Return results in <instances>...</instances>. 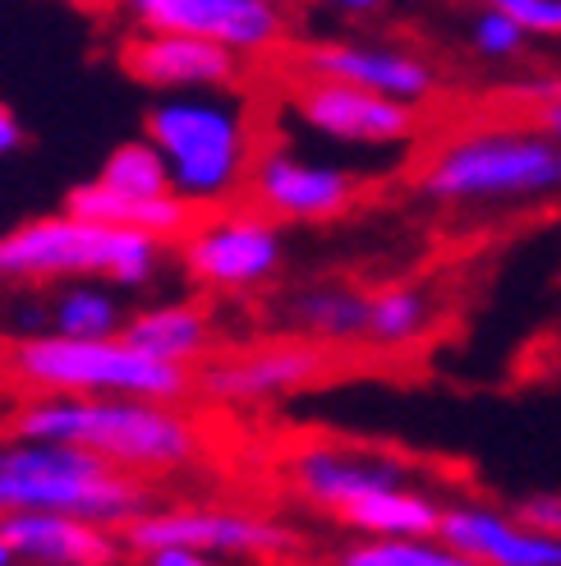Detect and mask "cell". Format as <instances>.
Segmentation results:
<instances>
[{
    "instance_id": "obj_1",
    "label": "cell",
    "mask_w": 561,
    "mask_h": 566,
    "mask_svg": "<svg viewBox=\"0 0 561 566\" xmlns=\"http://www.w3.org/2000/svg\"><path fill=\"white\" fill-rule=\"evenodd\" d=\"M14 438L88 447L129 474H171L199 457V423L180 401L148 396H74L46 391L14 415Z\"/></svg>"
},
{
    "instance_id": "obj_2",
    "label": "cell",
    "mask_w": 561,
    "mask_h": 566,
    "mask_svg": "<svg viewBox=\"0 0 561 566\" xmlns=\"http://www.w3.org/2000/svg\"><path fill=\"white\" fill-rule=\"evenodd\" d=\"M148 138L171 166V189L193 208H221L244 193L258 134L248 106L221 88L166 97L148 111Z\"/></svg>"
},
{
    "instance_id": "obj_3",
    "label": "cell",
    "mask_w": 561,
    "mask_h": 566,
    "mask_svg": "<svg viewBox=\"0 0 561 566\" xmlns=\"http://www.w3.org/2000/svg\"><path fill=\"white\" fill-rule=\"evenodd\" d=\"M6 512H65L125 530L148 512L144 474L70 442L14 438L0 447V516Z\"/></svg>"
},
{
    "instance_id": "obj_4",
    "label": "cell",
    "mask_w": 561,
    "mask_h": 566,
    "mask_svg": "<svg viewBox=\"0 0 561 566\" xmlns=\"http://www.w3.org/2000/svg\"><path fill=\"white\" fill-rule=\"evenodd\" d=\"M166 259V240L129 226L88 221L74 212H55L14 226L0 235V272L14 281H78L97 276L110 286H152Z\"/></svg>"
},
{
    "instance_id": "obj_5",
    "label": "cell",
    "mask_w": 561,
    "mask_h": 566,
    "mask_svg": "<svg viewBox=\"0 0 561 566\" xmlns=\"http://www.w3.org/2000/svg\"><path fill=\"white\" fill-rule=\"evenodd\" d=\"M561 189V144L543 129H479L437 148L419 193L428 203L474 208V203H539Z\"/></svg>"
},
{
    "instance_id": "obj_6",
    "label": "cell",
    "mask_w": 561,
    "mask_h": 566,
    "mask_svg": "<svg viewBox=\"0 0 561 566\" xmlns=\"http://www.w3.org/2000/svg\"><path fill=\"white\" fill-rule=\"evenodd\" d=\"M10 369L19 382L38 391H74V396H148V401H184L193 391V369L166 364L148 350L129 346L125 336H28L10 350Z\"/></svg>"
},
{
    "instance_id": "obj_7",
    "label": "cell",
    "mask_w": 561,
    "mask_h": 566,
    "mask_svg": "<svg viewBox=\"0 0 561 566\" xmlns=\"http://www.w3.org/2000/svg\"><path fill=\"white\" fill-rule=\"evenodd\" d=\"M180 263L193 286L248 295L286 268V235H280V221H272L254 203L203 208L180 235Z\"/></svg>"
},
{
    "instance_id": "obj_8",
    "label": "cell",
    "mask_w": 561,
    "mask_h": 566,
    "mask_svg": "<svg viewBox=\"0 0 561 566\" xmlns=\"http://www.w3.org/2000/svg\"><path fill=\"white\" fill-rule=\"evenodd\" d=\"M363 180L346 166H331L318 157H304L295 148L267 144L254 153L244 180V198L258 212H267L280 226H318L336 221L359 203Z\"/></svg>"
},
{
    "instance_id": "obj_9",
    "label": "cell",
    "mask_w": 561,
    "mask_h": 566,
    "mask_svg": "<svg viewBox=\"0 0 561 566\" xmlns=\"http://www.w3.org/2000/svg\"><path fill=\"white\" fill-rule=\"evenodd\" d=\"M286 102H290V111L299 116L304 129L331 138V144L396 148V144H410V138L419 134L414 102L382 97L373 88H359V83H341V78L295 74Z\"/></svg>"
},
{
    "instance_id": "obj_10",
    "label": "cell",
    "mask_w": 561,
    "mask_h": 566,
    "mask_svg": "<svg viewBox=\"0 0 561 566\" xmlns=\"http://www.w3.org/2000/svg\"><path fill=\"white\" fill-rule=\"evenodd\" d=\"M129 553L157 548H193L208 557H276L295 548V534L254 512H221V506H166L144 512L125 525Z\"/></svg>"
},
{
    "instance_id": "obj_11",
    "label": "cell",
    "mask_w": 561,
    "mask_h": 566,
    "mask_svg": "<svg viewBox=\"0 0 561 566\" xmlns=\"http://www.w3.org/2000/svg\"><path fill=\"white\" fill-rule=\"evenodd\" d=\"M336 369V355L318 342H276L226 359H203V374L193 378L203 396L226 406H276L295 391L318 387Z\"/></svg>"
},
{
    "instance_id": "obj_12",
    "label": "cell",
    "mask_w": 561,
    "mask_h": 566,
    "mask_svg": "<svg viewBox=\"0 0 561 566\" xmlns=\"http://www.w3.org/2000/svg\"><path fill=\"white\" fill-rule=\"evenodd\" d=\"M152 33H189L240 55H267L286 42V14L276 0H125Z\"/></svg>"
},
{
    "instance_id": "obj_13",
    "label": "cell",
    "mask_w": 561,
    "mask_h": 566,
    "mask_svg": "<svg viewBox=\"0 0 561 566\" xmlns=\"http://www.w3.org/2000/svg\"><path fill=\"white\" fill-rule=\"evenodd\" d=\"M414 470L382 447L359 442H304L290 457V489L327 516H341L350 502L369 497L387 484H405Z\"/></svg>"
},
{
    "instance_id": "obj_14",
    "label": "cell",
    "mask_w": 561,
    "mask_h": 566,
    "mask_svg": "<svg viewBox=\"0 0 561 566\" xmlns=\"http://www.w3.org/2000/svg\"><path fill=\"white\" fill-rule=\"evenodd\" d=\"M120 65L129 78L161 93H199V88H235L240 83V51L189 38V33H144L125 38Z\"/></svg>"
},
{
    "instance_id": "obj_15",
    "label": "cell",
    "mask_w": 561,
    "mask_h": 566,
    "mask_svg": "<svg viewBox=\"0 0 561 566\" xmlns=\"http://www.w3.org/2000/svg\"><path fill=\"white\" fill-rule=\"evenodd\" d=\"M437 534L479 566H561V534H543L488 502L442 506Z\"/></svg>"
},
{
    "instance_id": "obj_16",
    "label": "cell",
    "mask_w": 561,
    "mask_h": 566,
    "mask_svg": "<svg viewBox=\"0 0 561 566\" xmlns=\"http://www.w3.org/2000/svg\"><path fill=\"white\" fill-rule=\"evenodd\" d=\"M0 534L23 566H116L125 553L110 525L65 512H6Z\"/></svg>"
},
{
    "instance_id": "obj_17",
    "label": "cell",
    "mask_w": 561,
    "mask_h": 566,
    "mask_svg": "<svg viewBox=\"0 0 561 566\" xmlns=\"http://www.w3.org/2000/svg\"><path fill=\"white\" fill-rule=\"evenodd\" d=\"M295 74H318V78H341V83H359V88H373L382 97L396 102H424L433 93V70L414 55L401 51H373V46H295Z\"/></svg>"
},
{
    "instance_id": "obj_18",
    "label": "cell",
    "mask_w": 561,
    "mask_h": 566,
    "mask_svg": "<svg viewBox=\"0 0 561 566\" xmlns=\"http://www.w3.org/2000/svg\"><path fill=\"white\" fill-rule=\"evenodd\" d=\"M65 212L74 217H88V221H110V226H129V231H148L157 240H180L199 208L180 198L176 189L171 193H152V198H138V193H120L102 180H88V185H74L70 198H65Z\"/></svg>"
},
{
    "instance_id": "obj_19",
    "label": "cell",
    "mask_w": 561,
    "mask_h": 566,
    "mask_svg": "<svg viewBox=\"0 0 561 566\" xmlns=\"http://www.w3.org/2000/svg\"><path fill=\"white\" fill-rule=\"evenodd\" d=\"M125 342L148 350L166 364H203L212 355V318L208 308L189 304V300H166V304H148L138 308V314L125 318Z\"/></svg>"
},
{
    "instance_id": "obj_20",
    "label": "cell",
    "mask_w": 561,
    "mask_h": 566,
    "mask_svg": "<svg viewBox=\"0 0 561 566\" xmlns=\"http://www.w3.org/2000/svg\"><path fill=\"white\" fill-rule=\"evenodd\" d=\"M286 323L304 342H318L327 350L363 342V323H369V291L346 286V281H314L299 286L286 300Z\"/></svg>"
},
{
    "instance_id": "obj_21",
    "label": "cell",
    "mask_w": 561,
    "mask_h": 566,
    "mask_svg": "<svg viewBox=\"0 0 561 566\" xmlns=\"http://www.w3.org/2000/svg\"><path fill=\"white\" fill-rule=\"evenodd\" d=\"M346 530L363 534V539H414V534H437L442 525V502L424 493V484H387L369 497L350 502L341 516Z\"/></svg>"
},
{
    "instance_id": "obj_22",
    "label": "cell",
    "mask_w": 561,
    "mask_h": 566,
    "mask_svg": "<svg viewBox=\"0 0 561 566\" xmlns=\"http://www.w3.org/2000/svg\"><path fill=\"white\" fill-rule=\"evenodd\" d=\"M437 323V300L428 286L396 281L369 295V323H363V342L378 350H410L419 346Z\"/></svg>"
},
{
    "instance_id": "obj_23",
    "label": "cell",
    "mask_w": 561,
    "mask_h": 566,
    "mask_svg": "<svg viewBox=\"0 0 561 566\" xmlns=\"http://www.w3.org/2000/svg\"><path fill=\"white\" fill-rule=\"evenodd\" d=\"M51 332L78 336V342H97V336H120L125 332V308L110 281L78 276L55 295L51 304Z\"/></svg>"
},
{
    "instance_id": "obj_24",
    "label": "cell",
    "mask_w": 561,
    "mask_h": 566,
    "mask_svg": "<svg viewBox=\"0 0 561 566\" xmlns=\"http://www.w3.org/2000/svg\"><path fill=\"white\" fill-rule=\"evenodd\" d=\"M336 566H479L452 548L442 534H414V539H359L341 548Z\"/></svg>"
},
{
    "instance_id": "obj_25",
    "label": "cell",
    "mask_w": 561,
    "mask_h": 566,
    "mask_svg": "<svg viewBox=\"0 0 561 566\" xmlns=\"http://www.w3.org/2000/svg\"><path fill=\"white\" fill-rule=\"evenodd\" d=\"M97 180L110 185V189H120V193L152 198V193H171V166H166L161 148L144 134V138H134V144H120L116 153H110Z\"/></svg>"
},
{
    "instance_id": "obj_26",
    "label": "cell",
    "mask_w": 561,
    "mask_h": 566,
    "mask_svg": "<svg viewBox=\"0 0 561 566\" xmlns=\"http://www.w3.org/2000/svg\"><path fill=\"white\" fill-rule=\"evenodd\" d=\"M474 42H479L484 55H516L525 42V23L501 6H493L488 14H479V23H474Z\"/></svg>"
},
{
    "instance_id": "obj_27",
    "label": "cell",
    "mask_w": 561,
    "mask_h": 566,
    "mask_svg": "<svg viewBox=\"0 0 561 566\" xmlns=\"http://www.w3.org/2000/svg\"><path fill=\"white\" fill-rule=\"evenodd\" d=\"M501 10L525 23V33L561 38V0H501Z\"/></svg>"
},
{
    "instance_id": "obj_28",
    "label": "cell",
    "mask_w": 561,
    "mask_h": 566,
    "mask_svg": "<svg viewBox=\"0 0 561 566\" xmlns=\"http://www.w3.org/2000/svg\"><path fill=\"white\" fill-rule=\"evenodd\" d=\"M516 516L543 534H561V489H539L516 502Z\"/></svg>"
},
{
    "instance_id": "obj_29",
    "label": "cell",
    "mask_w": 561,
    "mask_h": 566,
    "mask_svg": "<svg viewBox=\"0 0 561 566\" xmlns=\"http://www.w3.org/2000/svg\"><path fill=\"white\" fill-rule=\"evenodd\" d=\"M144 566H216V557L193 548H157V553H144Z\"/></svg>"
},
{
    "instance_id": "obj_30",
    "label": "cell",
    "mask_w": 561,
    "mask_h": 566,
    "mask_svg": "<svg viewBox=\"0 0 561 566\" xmlns=\"http://www.w3.org/2000/svg\"><path fill=\"white\" fill-rule=\"evenodd\" d=\"M19 144H23V125L14 120V111L0 102V157H10V153H19Z\"/></svg>"
},
{
    "instance_id": "obj_31",
    "label": "cell",
    "mask_w": 561,
    "mask_h": 566,
    "mask_svg": "<svg viewBox=\"0 0 561 566\" xmlns=\"http://www.w3.org/2000/svg\"><path fill=\"white\" fill-rule=\"evenodd\" d=\"M534 120H539V129H543V134H552L557 144H561V97L539 102V106H534Z\"/></svg>"
},
{
    "instance_id": "obj_32",
    "label": "cell",
    "mask_w": 561,
    "mask_h": 566,
    "mask_svg": "<svg viewBox=\"0 0 561 566\" xmlns=\"http://www.w3.org/2000/svg\"><path fill=\"white\" fill-rule=\"evenodd\" d=\"M0 566H19V557H14V548L6 544V534H0Z\"/></svg>"
},
{
    "instance_id": "obj_33",
    "label": "cell",
    "mask_w": 561,
    "mask_h": 566,
    "mask_svg": "<svg viewBox=\"0 0 561 566\" xmlns=\"http://www.w3.org/2000/svg\"><path fill=\"white\" fill-rule=\"evenodd\" d=\"M331 6H346V10H373L378 0H331Z\"/></svg>"
},
{
    "instance_id": "obj_34",
    "label": "cell",
    "mask_w": 561,
    "mask_h": 566,
    "mask_svg": "<svg viewBox=\"0 0 561 566\" xmlns=\"http://www.w3.org/2000/svg\"><path fill=\"white\" fill-rule=\"evenodd\" d=\"M74 6H102V0H74Z\"/></svg>"
},
{
    "instance_id": "obj_35",
    "label": "cell",
    "mask_w": 561,
    "mask_h": 566,
    "mask_svg": "<svg viewBox=\"0 0 561 566\" xmlns=\"http://www.w3.org/2000/svg\"><path fill=\"white\" fill-rule=\"evenodd\" d=\"M0 276H6V272H0Z\"/></svg>"
}]
</instances>
